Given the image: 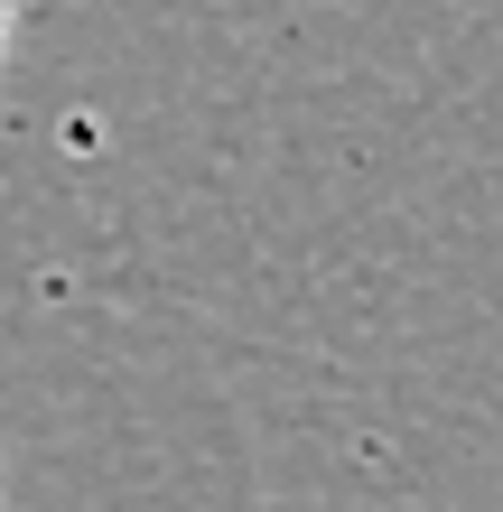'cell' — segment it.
<instances>
[{
  "instance_id": "cell-1",
  "label": "cell",
  "mask_w": 503,
  "mask_h": 512,
  "mask_svg": "<svg viewBox=\"0 0 503 512\" xmlns=\"http://www.w3.org/2000/svg\"><path fill=\"white\" fill-rule=\"evenodd\" d=\"M10 47H19V0H0V75H10Z\"/></svg>"
}]
</instances>
